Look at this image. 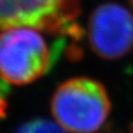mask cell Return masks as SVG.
Here are the masks:
<instances>
[{
  "label": "cell",
  "instance_id": "1",
  "mask_svg": "<svg viewBox=\"0 0 133 133\" xmlns=\"http://www.w3.org/2000/svg\"><path fill=\"white\" fill-rule=\"evenodd\" d=\"M40 30L12 28L0 32V78L12 84H28L44 76L66 45L60 37L50 44Z\"/></svg>",
  "mask_w": 133,
  "mask_h": 133
},
{
  "label": "cell",
  "instance_id": "2",
  "mask_svg": "<svg viewBox=\"0 0 133 133\" xmlns=\"http://www.w3.org/2000/svg\"><path fill=\"white\" fill-rule=\"evenodd\" d=\"M111 103L105 88L93 79L79 77L61 83L53 93L51 111L65 131L93 133L105 122Z\"/></svg>",
  "mask_w": 133,
  "mask_h": 133
},
{
  "label": "cell",
  "instance_id": "3",
  "mask_svg": "<svg viewBox=\"0 0 133 133\" xmlns=\"http://www.w3.org/2000/svg\"><path fill=\"white\" fill-rule=\"evenodd\" d=\"M80 11L81 0H0V32L24 27L79 41Z\"/></svg>",
  "mask_w": 133,
  "mask_h": 133
},
{
  "label": "cell",
  "instance_id": "4",
  "mask_svg": "<svg viewBox=\"0 0 133 133\" xmlns=\"http://www.w3.org/2000/svg\"><path fill=\"white\" fill-rule=\"evenodd\" d=\"M88 39L92 51L102 59L124 57L133 48V15L120 3H102L89 18Z\"/></svg>",
  "mask_w": 133,
  "mask_h": 133
},
{
  "label": "cell",
  "instance_id": "5",
  "mask_svg": "<svg viewBox=\"0 0 133 133\" xmlns=\"http://www.w3.org/2000/svg\"><path fill=\"white\" fill-rule=\"evenodd\" d=\"M15 133H66L62 127L47 119H33L21 124Z\"/></svg>",
  "mask_w": 133,
  "mask_h": 133
},
{
  "label": "cell",
  "instance_id": "6",
  "mask_svg": "<svg viewBox=\"0 0 133 133\" xmlns=\"http://www.w3.org/2000/svg\"><path fill=\"white\" fill-rule=\"evenodd\" d=\"M131 2H132V5H133V0H131Z\"/></svg>",
  "mask_w": 133,
  "mask_h": 133
}]
</instances>
